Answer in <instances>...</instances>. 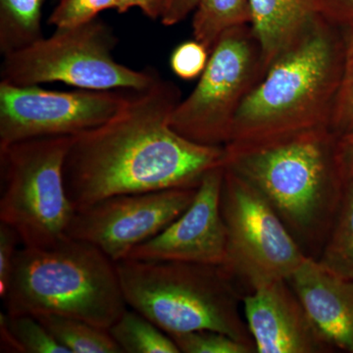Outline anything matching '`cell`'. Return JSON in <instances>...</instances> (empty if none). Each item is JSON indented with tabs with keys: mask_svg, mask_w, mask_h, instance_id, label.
<instances>
[{
	"mask_svg": "<svg viewBox=\"0 0 353 353\" xmlns=\"http://www.w3.org/2000/svg\"><path fill=\"white\" fill-rule=\"evenodd\" d=\"M118 13H126L130 9H141L146 17L152 20L160 19L162 12V0H116Z\"/></svg>",
	"mask_w": 353,
	"mask_h": 353,
	"instance_id": "30",
	"label": "cell"
},
{
	"mask_svg": "<svg viewBox=\"0 0 353 353\" xmlns=\"http://www.w3.org/2000/svg\"><path fill=\"white\" fill-rule=\"evenodd\" d=\"M253 34L265 68L296 43L319 17L313 0H250Z\"/></svg>",
	"mask_w": 353,
	"mask_h": 353,
	"instance_id": "15",
	"label": "cell"
},
{
	"mask_svg": "<svg viewBox=\"0 0 353 353\" xmlns=\"http://www.w3.org/2000/svg\"><path fill=\"white\" fill-rule=\"evenodd\" d=\"M201 0H162L160 22L166 27L180 24L194 13Z\"/></svg>",
	"mask_w": 353,
	"mask_h": 353,
	"instance_id": "28",
	"label": "cell"
},
{
	"mask_svg": "<svg viewBox=\"0 0 353 353\" xmlns=\"http://www.w3.org/2000/svg\"><path fill=\"white\" fill-rule=\"evenodd\" d=\"M341 31L345 46L343 75L330 123L336 137L353 131V27Z\"/></svg>",
	"mask_w": 353,
	"mask_h": 353,
	"instance_id": "22",
	"label": "cell"
},
{
	"mask_svg": "<svg viewBox=\"0 0 353 353\" xmlns=\"http://www.w3.org/2000/svg\"><path fill=\"white\" fill-rule=\"evenodd\" d=\"M180 352L183 353H252V347L220 332L210 330L169 334Z\"/></svg>",
	"mask_w": 353,
	"mask_h": 353,
	"instance_id": "23",
	"label": "cell"
},
{
	"mask_svg": "<svg viewBox=\"0 0 353 353\" xmlns=\"http://www.w3.org/2000/svg\"><path fill=\"white\" fill-rule=\"evenodd\" d=\"M21 246L19 236L13 228L0 222V296L3 299L8 290L14 259Z\"/></svg>",
	"mask_w": 353,
	"mask_h": 353,
	"instance_id": "26",
	"label": "cell"
},
{
	"mask_svg": "<svg viewBox=\"0 0 353 353\" xmlns=\"http://www.w3.org/2000/svg\"><path fill=\"white\" fill-rule=\"evenodd\" d=\"M181 101L180 88L160 76L148 88L128 90L110 119L72 137L63 175L74 210L120 194L197 188L224 166V146L199 145L172 129Z\"/></svg>",
	"mask_w": 353,
	"mask_h": 353,
	"instance_id": "1",
	"label": "cell"
},
{
	"mask_svg": "<svg viewBox=\"0 0 353 353\" xmlns=\"http://www.w3.org/2000/svg\"><path fill=\"white\" fill-rule=\"evenodd\" d=\"M225 166L209 171L189 208L157 236L134 248L126 259L180 261L223 266L226 226L221 212Z\"/></svg>",
	"mask_w": 353,
	"mask_h": 353,
	"instance_id": "12",
	"label": "cell"
},
{
	"mask_svg": "<svg viewBox=\"0 0 353 353\" xmlns=\"http://www.w3.org/2000/svg\"><path fill=\"white\" fill-rule=\"evenodd\" d=\"M108 331L123 353H180L168 334L130 307Z\"/></svg>",
	"mask_w": 353,
	"mask_h": 353,
	"instance_id": "20",
	"label": "cell"
},
{
	"mask_svg": "<svg viewBox=\"0 0 353 353\" xmlns=\"http://www.w3.org/2000/svg\"><path fill=\"white\" fill-rule=\"evenodd\" d=\"M210 53L204 44L194 39L179 44L171 54L172 71L182 80L199 78L208 66Z\"/></svg>",
	"mask_w": 353,
	"mask_h": 353,
	"instance_id": "25",
	"label": "cell"
},
{
	"mask_svg": "<svg viewBox=\"0 0 353 353\" xmlns=\"http://www.w3.org/2000/svg\"><path fill=\"white\" fill-rule=\"evenodd\" d=\"M243 314L259 353L331 352L288 280L250 292Z\"/></svg>",
	"mask_w": 353,
	"mask_h": 353,
	"instance_id": "13",
	"label": "cell"
},
{
	"mask_svg": "<svg viewBox=\"0 0 353 353\" xmlns=\"http://www.w3.org/2000/svg\"><path fill=\"white\" fill-rule=\"evenodd\" d=\"M343 31L318 17L250 90L225 148L259 145L329 127L343 75Z\"/></svg>",
	"mask_w": 353,
	"mask_h": 353,
	"instance_id": "3",
	"label": "cell"
},
{
	"mask_svg": "<svg viewBox=\"0 0 353 353\" xmlns=\"http://www.w3.org/2000/svg\"><path fill=\"white\" fill-rule=\"evenodd\" d=\"M2 301L7 314L51 313L108 330L128 308L115 262L72 238L48 248L21 245Z\"/></svg>",
	"mask_w": 353,
	"mask_h": 353,
	"instance_id": "4",
	"label": "cell"
},
{
	"mask_svg": "<svg viewBox=\"0 0 353 353\" xmlns=\"http://www.w3.org/2000/svg\"><path fill=\"white\" fill-rule=\"evenodd\" d=\"M34 316L70 353H123L108 329L67 316L51 313Z\"/></svg>",
	"mask_w": 353,
	"mask_h": 353,
	"instance_id": "17",
	"label": "cell"
},
{
	"mask_svg": "<svg viewBox=\"0 0 353 353\" xmlns=\"http://www.w3.org/2000/svg\"><path fill=\"white\" fill-rule=\"evenodd\" d=\"M323 19L345 29L353 27V0H313Z\"/></svg>",
	"mask_w": 353,
	"mask_h": 353,
	"instance_id": "27",
	"label": "cell"
},
{
	"mask_svg": "<svg viewBox=\"0 0 353 353\" xmlns=\"http://www.w3.org/2000/svg\"><path fill=\"white\" fill-rule=\"evenodd\" d=\"M288 282L325 343L332 350L353 353V281L307 256Z\"/></svg>",
	"mask_w": 353,
	"mask_h": 353,
	"instance_id": "14",
	"label": "cell"
},
{
	"mask_svg": "<svg viewBox=\"0 0 353 353\" xmlns=\"http://www.w3.org/2000/svg\"><path fill=\"white\" fill-rule=\"evenodd\" d=\"M197 188L120 194L75 211L68 238L92 243L114 262L157 236L185 210Z\"/></svg>",
	"mask_w": 353,
	"mask_h": 353,
	"instance_id": "11",
	"label": "cell"
},
{
	"mask_svg": "<svg viewBox=\"0 0 353 353\" xmlns=\"http://www.w3.org/2000/svg\"><path fill=\"white\" fill-rule=\"evenodd\" d=\"M118 38L112 28L97 19L55 29L22 50L3 55L1 82L16 85L63 83L90 90H139L160 74L154 68L134 70L116 61Z\"/></svg>",
	"mask_w": 353,
	"mask_h": 353,
	"instance_id": "7",
	"label": "cell"
},
{
	"mask_svg": "<svg viewBox=\"0 0 353 353\" xmlns=\"http://www.w3.org/2000/svg\"><path fill=\"white\" fill-rule=\"evenodd\" d=\"M266 73L250 25L225 32L194 90L172 113L170 126L199 145L225 146L241 103Z\"/></svg>",
	"mask_w": 353,
	"mask_h": 353,
	"instance_id": "8",
	"label": "cell"
},
{
	"mask_svg": "<svg viewBox=\"0 0 353 353\" xmlns=\"http://www.w3.org/2000/svg\"><path fill=\"white\" fill-rule=\"evenodd\" d=\"M125 90L55 92L0 82V146L43 137L76 136L99 126L126 101Z\"/></svg>",
	"mask_w": 353,
	"mask_h": 353,
	"instance_id": "10",
	"label": "cell"
},
{
	"mask_svg": "<svg viewBox=\"0 0 353 353\" xmlns=\"http://www.w3.org/2000/svg\"><path fill=\"white\" fill-rule=\"evenodd\" d=\"M44 0H0V52L22 50L43 38Z\"/></svg>",
	"mask_w": 353,
	"mask_h": 353,
	"instance_id": "18",
	"label": "cell"
},
{
	"mask_svg": "<svg viewBox=\"0 0 353 353\" xmlns=\"http://www.w3.org/2000/svg\"><path fill=\"white\" fill-rule=\"evenodd\" d=\"M336 152L345 181L353 180V131L339 137Z\"/></svg>",
	"mask_w": 353,
	"mask_h": 353,
	"instance_id": "29",
	"label": "cell"
},
{
	"mask_svg": "<svg viewBox=\"0 0 353 353\" xmlns=\"http://www.w3.org/2000/svg\"><path fill=\"white\" fill-rule=\"evenodd\" d=\"M329 127L248 148H225V168L268 201L305 254L321 248L338 213L345 176Z\"/></svg>",
	"mask_w": 353,
	"mask_h": 353,
	"instance_id": "2",
	"label": "cell"
},
{
	"mask_svg": "<svg viewBox=\"0 0 353 353\" xmlns=\"http://www.w3.org/2000/svg\"><path fill=\"white\" fill-rule=\"evenodd\" d=\"M250 24V0H201L192 16V36L211 52L225 32Z\"/></svg>",
	"mask_w": 353,
	"mask_h": 353,
	"instance_id": "16",
	"label": "cell"
},
{
	"mask_svg": "<svg viewBox=\"0 0 353 353\" xmlns=\"http://www.w3.org/2000/svg\"><path fill=\"white\" fill-rule=\"evenodd\" d=\"M0 322L6 325L20 353H70L34 315L1 312Z\"/></svg>",
	"mask_w": 353,
	"mask_h": 353,
	"instance_id": "21",
	"label": "cell"
},
{
	"mask_svg": "<svg viewBox=\"0 0 353 353\" xmlns=\"http://www.w3.org/2000/svg\"><path fill=\"white\" fill-rule=\"evenodd\" d=\"M116 0H59L48 18L55 29L77 27L97 19L102 11L115 9Z\"/></svg>",
	"mask_w": 353,
	"mask_h": 353,
	"instance_id": "24",
	"label": "cell"
},
{
	"mask_svg": "<svg viewBox=\"0 0 353 353\" xmlns=\"http://www.w3.org/2000/svg\"><path fill=\"white\" fill-rule=\"evenodd\" d=\"M128 307L168 334L210 330L256 352L241 315L236 282L223 266L180 261L115 262Z\"/></svg>",
	"mask_w": 353,
	"mask_h": 353,
	"instance_id": "5",
	"label": "cell"
},
{
	"mask_svg": "<svg viewBox=\"0 0 353 353\" xmlns=\"http://www.w3.org/2000/svg\"><path fill=\"white\" fill-rule=\"evenodd\" d=\"M221 212L226 226L227 254L223 265L250 292L289 280L307 259L303 248L261 194L225 168Z\"/></svg>",
	"mask_w": 353,
	"mask_h": 353,
	"instance_id": "9",
	"label": "cell"
},
{
	"mask_svg": "<svg viewBox=\"0 0 353 353\" xmlns=\"http://www.w3.org/2000/svg\"><path fill=\"white\" fill-rule=\"evenodd\" d=\"M316 259L334 275L353 281V180L345 183L333 226Z\"/></svg>",
	"mask_w": 353,
	"mask_h": 353,
	"instance_id": "19",
	"label": "cell"
},
{
	"mask_svg": "<svg viewBox=\"0 0 353 353\" xmlns=\"http://www.w3.org/2000/svg\"><path fill=\"white\" fill-rule=\"evenodd\" d=\"M72 137H43L0 146V222L21 245L48 248L68 238L75 214L63 167Z\"/></svg>",
	"mask_w": 353,
	"mask_h": 353,
	"instance_id": "6",
	"label": "cell"
}]
</instances>
